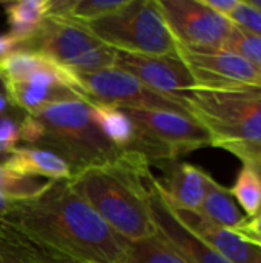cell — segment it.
<instances>
[{
  "instance_id": "1",
  "label": "cell",
  "mask_w": 261,
  "mask_h": 263,
  "mask_svg": "<svg viewBox=\"0 0 261 263\" xmlns=\"http://www.w3.org/2000/svg\"><path fill=\"white\" fill-rule=\"evenodd\" d=\"M34 247L85 263H122L129 242L120 237L69 185L46 182L31 199L12 202L3 219Z\"/></svg>"
},
{
  "instance_id": "2",
  "label": "cell",
  "mask_w": 261,
  "mask_h": 263,
  "mask_svg": "<svg viewBox=\"0 0 261 263\" xmlns=\"http://www.w3.org/2000/svg\"><path fill=\"white\" fill-rule=\"evenodd\" d=\"M149 162L126 153L117 162L85 168L68 180L71 188L126 242L154 236Z\"/></svg>"
},
{
  "instance_id": "3",
  "label": "cell",
  "mask_w": 261,
  "mask_h": 263,
  "mask_svg": "<svg viewBox=\"0 0 261 263\" xmlns=\"http://www.w3.org/2000/svg\"><path fill=\"white\" fill-rule=\"evenodd\" d=\"M20 142L58 156L72 174L126 154L103 136L88 100L60 102L26 114L20 122Z\"/></svg>"
},
{
  "instance_id": "4",
  "label": "cell",
  "mask_w": 261,
  "mask_h": 263,
  "mask_svg": "<svg viewBox=\"0 0 261 263\" xmlns=\"http://www.w3.org/2000/svg\"><path fill=\"white\" fill-rule=\"evenodd\" d=\"M182 97L191 116L211 136V146L261 140V85L238 88L195 85Z\"/></svg>"
},
{
  "instance_id": "5",
  "label": "cell",
  "mask_w": 261,
  "mask_h": 263,
  "mask_svg": "<svg viewBox=\"0 0 261 263\" xmlns=\"http://www.w3.org/2000/svg\"><path fill=\"white\" fill-rule=\"evenodd\" d=\"M0 74L8 99L25 114L68 100L89 102L75 74L35 52H12L0 63Z\"/></svg>"
},
{
  "instance_id": "6",
  "label": "cell",
  "mask_w": 261,
  "mask_h": 263,
  "mask_svg": "<svg viewBox=\"0 0 261 263\" xmlns=\"http://www.w3.org/2000/svg\"><path fill=\"white\" fill-rule=\"evenodd\" d=\"M17 51L45 55L75 76L112 68L117 57V51L100 42L85 23L57 15H48Z\"/></svg>"
},
{
  "instance_id": "7",
  "label": "cell",
  "mask_w": 261,
  "mask_h": 263,
  "mask_svg": "<svg viewBox=\"0 0 261 263\" xmlns=\"http://www.w3.org/2000/svg\"><path fill=\"white\" fill-rule=\"evenodd\" d=\"M85 25L100 42L117 52L177 55V42L157 0H128L115 12Z\"/></svg>"
},
{
  "instance_id": "8",
  "label": "cell",
  "mask_w": 261,
  "mask_h": 263,
  "mask_svg": "<svg viewBox=\"0 0 261 263\" xmlns=\"http://www.w3.org/2000/svg\"><path fill=\"white\" fill-rule=\"evenodd\" d=\"M134 123L132 153L142 154L149 165L163 166L200 148L211 146V136L191 116L165 109H123Z\"/></svg>"
},
{
  "instance_id": "9",
  "label": "cell",
  "mask_w": 261,
  "mask_h": 263,
  "mask_svg": "<svg viewBox=\"0 0 261 263\" xmlns=\"http://www.w3.org/2000/svg\"><path fill=\"white\" fill-rule=\"evenodd\" d=\"M77 79L89 102L122 109H165L191 114L183 97L177 99L163 96L117 66L77 76Z\"/></svg>"
},
{
  "instance_id": "10",
  "label": "cell",
  "mask_w": 261,
  "mask_h": 263,
  "mask_svg": "<svg viewBox=\"0 0 261 263\" xmlns=\"http://www.w3.org/2000/svg\"><path fill=\"white\" fill-rule=\"evenodd\" d=\"M160 12L177 42L188 49L222 48L232 22L211 8L203 0H157Z\"/></svg>"
},
{
  "instance_id": "11",
  "label": "cell",
  "mask_w": 261,
  "mask_h": 263,
  "mask_svg": "<svg viewBox=\"0 0 261 263\" xmlns=\"http://www.w3.org/2000/svg\"><path fill=\"white\" fill-rule=\"evenodd\" d=\"M177 54L189 68L198 86L238 88L261 85V69L222 48L188 49L178 46Z\"/></svg>"
},
{
  "instance_id": "12",
  "label": "cell",
  "mask_w": 261,
  "mask_h": 263,
  "mask_svg": "<svg viewBox=\"0 0 261 263\" xmlns=\"http://www.w3.org/2000/svg\"><path fill=\"white\" fill-rule=\"evenodd\" d=\"M114 66L129 72L148 88L168 96L182 99V96L195 86V80L177 55H138L117 52Z\"/></svg>"
},
{
  "instance_id": "13",
  "label": "cell",
  "mask_w": 261,
  "mask_h": 263,
  "mask_svg": "<svg viewBox=\"0 0 261 263\" xmlns=\"http://www.w3.org/2000/svg\"><path fill=\"white\" fill-rule=\"evenodd\" d=\"M151 188V213L157 234L183 259L185 263H231L220 256L212 247L197 237L174 214L163 197L157 179L149 180Z\"/></svg>"
},
{
  "instance_id": "14",
  "label": "cell",
  "mask_w": 261,
  "mask_h": 263,
  "mask_svg": "<svg viewBox=\"0 0 261 263\" xmlns=\"http://www.w3.org/2000/svg\"><path fill=\"white\" fill-rule=\"evenodd\" d=\"M168 205L171 206L174 214L183 222L185 227H188L197 237H200L203 242H206L209 247H212L228 262L261 263L260 248L243 240L235 231L212 223L211 220L203 217L200 213H191V211L174 208L169 202H168Z\"/></svg>"
},
{
  "instance_id": "15",
  "label": "cell",
  "mask_w": 261,
  "mask_h": 263,
  "mask_svg": "<svg viewBox=\"0 0 261 263\" xmlns=\"http://www.w3.org/2000/svg\"><path fill=\"white\" fill-rule=\"evenodd\" d=\"M160 168H163L165 177L157 179V183L165 199L174 208L198 213L212 176L195 165L180 160L165 163Z\"/></svg>"
},
{
  "instance_id": "16",
  "label": "cell",
  "mask_w": 261,
  "mask_h": 263,
  "mask_svg": "<svg viewBox=\"0 0 261 263\" xmlns=\"http://www.w3.org/2000/svg\"><path fill=\"white\" fill-rule=\"evenodd\" d=\"M3 165L15 174L32 179H45L46 182L69 180L72 177L69 165L58 156L51 151L26 145H18L12 149Z\"/></svg>"
},
{
  "instance_id": "17",
  "label": "cell",
  "mask_w": 261,
  "mask_h": 263,
  "mask_svg": "<svg viewBox=\"0 0 261 263\" xmlns=\"http://www.w3.org/2000/svg\"><path fill=\"white\" fill-rule=\"evenodd\" d=\"M198 213L212 223L229 230H234L246 220V216L232 197L231 190L220 185L214 177L209 180L208 191Z\"/></svg>"
},
{
  "instance_id": "18",
  "label": "cell",
  "mask_w": 261,
  "mask_h": 263,
  "mask_svg": "<svg viewBox=\"0 0 261 263\" xmlns=\"http://www.w3.org/2000/svg\"><path fill=\"white\" fill-rule=\"evenodd\" d=\"M94 119L103 136L120 151L129 153L135 143V128L129 116L122 109L97 102H89Z\"/></svg>"
},
{
  "instance_id": "19",
  "label": "cell",
  "mask_w": 261,
  "mask_h": 263,
  "mask_svg": "<svg viewBox=\"0 0 261 263\" xmlns=\"http://www.w3.org/2000/svg\"><path fill=\"white\" fill-rule=\"evenodd\" d=\"M2 6L6 12L9 34L18 43L29 37L49 15V0L3 2Z\"/></svg>"
},
{
  "instance_id": "20",
  "label": "cell",
  "mask_w": 261,
  "mask_h": 263,
  "mask_svg": "<svg viewBox=\"0 0 261 263\" xmlns=\"http://www.w3.org/2000/svg\"><path fill=\"white\" fill-rule=\"evenodd\" d=\"M122 263H185L183 259L155 233L143 240L129 242Z\"/></svg>"
},
{
  "instance_id": "21",
  "label": "cell",
  "mask_w": 261,
  "mask_h": 263,
  "mask_svg": "<svg viewBox=\"0 0 261 263\" xmlns=\"http://www.w3.org/2000/svg\"><path fill=\"white\" fill-rule=\"evenodd\" d=\"M231 190L240 210L246 217H254L261 211V182L251 165L243 163Z\"/></svg>"
},
{
  "instance_id": "22",
  "label": "cell",
  "mask_w": 261,
  "mask_h": 263,
  "mask_svg": "<svg viewBox=\"0 0 261 263\" xmlns=\"http://www.w3.org/2000/svg\"><path fill=\"white\" fill-rule=\"evenodd\" d=\"M0 263H40L37 247L0 220Z\"/></svg>"
},
{
  "instance_id": "23",
  "label": "cell",
  "mask_w": 261,
  "mask_h": 263,
  "mask_svg": "<svg viewBox=\"0 0 261 263\" xmlns=\"http://www.w3.org/2000/svg\"><path fill=\"white\" fill-rule=\"evenodd\" d=\"M222 49L243 59L252 66L261 69V37L232 23V28L225 39Z\"/></svg>"
},
{
  "instance_id": "24",
  "label": "cell",
  "mask_w": 261,
  "mask_h": 263,
  "mask_svg": "<svg viewBox=\"0 0 261 263\" xmlns=\"http://www.w3.org/2000/svg\"><path fill=\"white\" fill-rule=\"evenodd\" d=\"M46 185V180L25 177L12 173L0 163V193L12 202L26 200L38 194Z\"/></svg>"
},
{
  "instance_id": "25",
  "label": "cell",
  "mask_w": 261,
  "mask_h": 263,
  "mask_svg": "<svg viewBox=\"0 0 261 263\" xmlns=\"http://www.w3.org/2000/svg\"><path fill=\"white\" fill-rule=\"evenodd\" d=\"M229 20L261 37V9L255 8L249 0H240Z\"/></svg>"
},
{
  "instance_id": "26",
  "label": "cell",
  "mask_w": 261,
  "mask_h": 263,
  "mask_svg": "<svg viewBox=\"0 0 261 263\" xmlns=\"http://www.w3.org/2000/svg\"><path fill=\"white\" fill-rule=\"evenodd\" d=\"M15 116L0 117V154L8 157L20 142V122Z\"/></svg>"
},
{
  "instance_id": "27",
  "label": "cell",
  "mask_w": 261,
  "mask_h": 263,
  "mask_svg": "<svg viewBox=\"0 0 261 263\" xmlns=\"http://www.w3.org/2000/svg\"><path fill=\"white\" fill-rule=\"evenodd\" d=\"M222 149L231 153L232 156L238 157L246 165H257L261 163V140L258 142H242V143H231L222 146Z\"/></svg>"
},
{
  "instance_id": "28",
  "label": "cell",
  "mask_w": 261,
  "mask_h": 263,
  "mask_svg": "<svg viewBox=\"0 0 261 263\" xmlns=\"http://www.w3.org/2000/svg\"><path fill=\"white\" fill-rule=\"evenodd\" d=\"M232 231H235L246 242H261V211L254 217H246V220Z\"/></svg>"
},
{
  "instance_id": "29",
  "label": "cell",
  "mask_w": 261,
  "mask_h": 263,
  "mask_svg": "<svg viewBox=\"0 0 261 263\" xmlns=\"http://www.w3.org/2000/svg\"><path fill=\"white\" fill-rule=\"evenodd\" d=\"M240 0H203V3L211 8L212 11H215L217 14L229 18L231 14L234 12V9L237 8Z\"/></svg>"
},
{
  "instance_id": "30",
  "label": "cell",
  "mask_w": 261,
  "mask_h": 263,
  "mask_svg": "<svg viewBox=\"0 0 261 263\" xmlns=\"http://www.w3.org/2000/svg\"><path fill=\"white\" fill-rule=\"evenodd\" d=\"M17 49H18V42L9 32H6V34L0 32V63L6 57H9L12 52H15Z\"/></svg>"
},
{
  "instance_id": "31",
  "label": "cell",
  "mask_w": 261,
  "mask_h": 263,
  "mask_svg": "<svg viewBox=\"0 0 261 263\" xmlns=\"http://www.w3.org/2000/svg\"><path fill=\"white\" fill-rule=\"evenodd\" d=\"M37 251H38L40 263H85L69 259V257H65V256H60V254H55V253H51V251H45V250H40V248H37Z\"/></svg>"
},
{
  "instance_id": "32",
  "label": "cell",
  "mask_w": 261,
  "mask_h": 263,
  "mask_svg": "<svg viewBox=\"0 0 261 263\" xmlns=\"http://www.w3.org/2000/svg\"><path fill=\"white\" fill-rule=\"evenodd\" d=\"M11 206H12V200H9L6 196H3V194L0 193V220H2V222H3V219L8 216Z\"/></svg>"
},
{
  "instance_id": "33",
  "label": "cell",
  "mask_w": 261,
  "mask_h": 263,
  "mask_svg": "<svg viewBox=\"0 0 261 263\" xmlns=\"http://www.w3.org/2000/svg\"><path fill=\"white\" fill-rule=\"evenodd\" d=\"M252 168H254V171L257 173V176H258V179H260L261 182V163H257V165H251Z\"/></svg>"
},
{
  "instance_id": "34",
  "label": "cell",
  "mask_w": 261,
  "mask_h": 263,
  "mask_svg": "<svg viewBox=\"0 0 261 263\" xmlns=\"http://www.w3.org/2000/svg\"><path fill=\"white\" fill-rule=\"evenodd\" d=\"M0 94H6V89H5V82H3V77L0 74Z\"/></svg>"
},
{
  "instance_id": "35",
  "label": "cell",
  "mask_w": 261,
  "mask_h": 263,
  "mask_svg": "<svg viewBox=\"0 0 261 263\" xmlns=\"http://www.w3.org/2000/svg\"><path fill=\"white\" fill-rule=\"evenodd\" d=\"M255 8H258V9H261V0H249Z\"/></svg>"
},
{
  "instance_id": "36",
  "label": "cell",
  "mask_w": 261,
  "mask_h": 263,
  "mask_svg": "<svg viewBox=\"0 0 261 263\" xmlns=\"http://www.w3.org/2000/svg\"><path fill=\"white\" fill-rule=\"evenodd\" d=\"M249 243H251V242H249ZM252 245L258 247V248H260V250H261V242H252Z\"/></svg>"
},
{
  "instance_id": "37",
  "label": "cell",
  "mask_w": 261,
  "mask_h": 263,
  "mask_svg": "<svg viewBox=\"0 0 261 263\" xmlns=\"http://www.w3.org/2000/svg\"><path fill=\"white\" fill-rule=\"evenodd\" d=\"M5 160H6V157L0 154V163H5Z\"/></svg>"
}]
</instances>
